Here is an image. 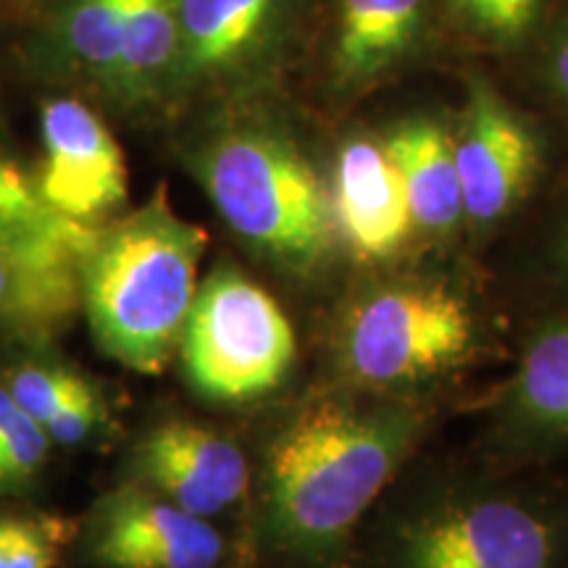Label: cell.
<instances>
[{
	"label": "cell",
	"mask_w": 568,
	"mask_h": 568,
	"mask_svg": "<svg viewBox=\"0 0 568 568\" xmlns=\"http://www.w3.org/2000/svg\"><path fill=\"white\" fill-rule=\"evenodd\" d=\"M176 355L197 397L247 408L287 389L301 345L287 311L264 284L243 266L219 261L197 284Z\"/></svg>",
	"instance_id": "cell-6"
},
{
	"label": "cell",
	"mask_w": 568,
	"mask_h": 568,
	"mask_svg": "<svg viewBox=\"0 0 568 568\" xmlns=\"http://www.w3.org/2000/svg\"><path fill=\"white\" fill-rule=\"evenodd\" d=\"M180 0H134L109 90L124 103H148L174 88Z\"/></svg>",
	"instance_id": "cell-17"
},
{
	"label": "cell",
	"mask_w": 568,
	"mask_h": 568,
	"mask_svg": "<svg viewBox=\"0 0 568 568\" xmlns=\"http://www.w3.org/2000/svg\"><path fill=\"white\" fill-rule=\"evenodd\" d=\"M545 80L558 109L568 119V13L556 30V38L550 42L548 61H545Z\"/></svg>",
	"instance_id": "cell-23"
},
{
	"label": "cell",
	"mask_w": 568,
	"mask_h": 568,
	"mask_svg": "<svg viewBox=\"0 0 568 568\" xmlns=\"http://www.w3.org/2000/svg\"><path fill=\"white\" fill-rule=\"evenodd\" d=\"M329 195L345 261L361 272L403 264L416 230L385 142L351 134L329 169Z\"/></svg>",
	"instance_id": "cell-12"
},
{
	"label": "cell",
	"mask_w": 568,
	"mask_h": 568,
	"mask_svg": "<svg viewBox=\"0 0 568 568\" xmlns=\"http://www.w3.org/2000/svg\"><path fill=\"white\" fill-rule=\"evenodd\" d=\"M98 226L55 211L30 174L0 159V337L40 345L69 329Z\"/></svg>",
	"instance_id": "cell-7"
},
{
	"label": "cell",
	"mask_w": 568,
	"mask_h": 568,
	"mask_svg": "<svg viewBox=\"0 0 568 568\" xmlns=\"http://www.w3.org/2000/svg\"><path fill=\"white\" fill-rule=\"evenodd\" d=\"M74 518L51 510H0V568H61Z\"/></svg>",
	"instance_id": "cell-19"
},
{
	"label": "cell",
	"mask_w": 568,
	"mask_h": 568,
	"mask_svg": "<svg viewBox=\"0 0 568 568\" xmlns=\"http://www.w3.org/2000/svg\"><path fill=\"white\" fill-rule=\"evenodd\" d=\"M290 3L293 0H180L174 88L224 82L253 69L280 38Z\"/></svg>",
	"instance_id": "cell-14"
},
{
	"label": "cell",
	"mask_w": 568,
	"mask_h": 568,
	"mask_svg": "<svg viewBox=\"0 0 568 568\" xmlns=\"http://www.w3.org/2000/svg\"><path fill=\"white\" fill-rule=\"evenodd\" d=\"M545 264H548V280L556 284L560 295L568 297V216L552 237Z\"/></svg>",
	"instance_id": "cell-24"
},
{
	"label": "cell",
	"mask_w": 568,
	"mask_h": 568,
	"mask_svg": "<svg viewBox=\"0 0 568 568\" xmlns=\"http://www.w3.org/2000/svg\"><path fill=\"white\" fill-rule=\"evenodd\" d=\"M13 397V403L40 426L71 400L88 385L90 376L63 364H45V361H24L11 366L0 379Z\"/></svg>",
	"instance_id": "cell-21"
},
{
	"label": "cell",
	"mask_w": 568,
	"mask_h": 568,
	"mask_svg": "<svg viewBox=\"0 0 568 568\" xmlns=\"http://www.w3.org/2000/svg\"><path fill=\"white\" fill-rule=\"evenodd\" d=\"M209 234L187 222L163 184L138 209L98 226L82 264V314L109 358L161 374L180 351Z\"/></svg>",
	"instance_id": "cell-5"
},
{
	"label": "cell",
	"mask_w": 568,
	"mask_h": 568,
	"mask_svg": "<svg viewBox=\"0 0 568 568\" xmlns=\"http://www.w3.org/2000/svg\"><path fill=\"white\" fill-rule=\"evenodd\" d=\"M61 568H243V545L222 524L124 481L74 518Z\"/></svg>",
	"instance_id": "cell-8"
},
{
	"label": "cell",
	"mask_w": 568,
	"mask_h": 568,
	"mask_svg": "<svg viewBox=\"0 0 568 568\" xmlns=\"http://www.w3.org/2000/svg\"><path fill=\"white\" fill-rule=\"evenodd\" d=\"M432 0H339L329 80L339 95L374 88L422 45Z\"/></svg>",
	"instance_id": "cell-16"
},
{
	"label": "cell",
	"mask_w": 568,
	"mask_h": 568,
	"mask_svg": "<svg viewBox=\"0 0 568 568\" xmlns=\"http://www.w3.org/2000/svg\"><path fill=\"white\" fill-rule=\"evenodd\" d=\"M489 443L506 464H545L568 447V311L545 318L489 406Z\"/></svg>",
	"instance_id": "cell-11"
},
{
	"label": "cell",
	"mask_w": 568,
	"mask_h": 568,
	"mask_svg": "<svg viewBox=\"0 0 568 568\" xmlns=\"http://www.w3.org/2000/svg\"><path fill=\"white\" fill-rule=\"evenodd\" d=\"M51 439L21 410L0 382V497L30 487L51 458Z\"/></svg>",
	"instance_id": "cell-20"
},
{
	"label": "cell",
	"mask_w": 568,
	"mask_h": 568,
	"mask_svg": "<svg viewBox=\"0 0 568 568\" xmlns=\"http://www.w3.org/2000/svg\"><path fill=\"white\" fill-rule=\"evenodd\" d=\"M500 351V322L464 272L389 266L347 290L326 329V379L366 393L437 397Z\"/></svg>",
	"instance_id": "cell-2"
},
{
	"label": "cell",
	"mask_w": 568,
	"mask_h": 568,
	"mask_svg": "<svg viewBox=\"0 0 568 568\" xmlns=\"http://www.w3.org/2000/svg\"><path fill=\"white\" fill-rule=\"evenodd\" d=\"M382 142L400 176L416 240L432 247H450L466 234L453 130L422 113L389 126Z\"/></svg>",
	"instance_id": "cell-15"
},
{
	"label": "cell",
	"mask_w": 568,
	"mask_h": 568,
	"mask_svg": "<svg viewBox=\"0 0 568 568\" xmlns=\"http://www.w3.org/2000/svg\"><path fill=\"white\" fill-rule=\"evenodd\" d=\"M42 166L34 180L55 211L84 224H105L130 193L126 161L116 138L95 111L74 98L42 109Z\"/></svg>",
	"instance_id": "cell-13"
},
{
	"label": "cell",
	"mask_w": 568,
	"mask_h": 568,
	"mask_svg": "<svg viewBox=\"0 0 568 568\" xmlns=\"http://www.w3.org/2000/svg\"><path fill=\"white\" fill-rule=\"evenodd\" d=\"M124 481L245 539L253 506V458L237 437L195 418L153 424L130 447Z\"/></svg>",
	"instance_id": "cell-9"
},
{
	"label": "cell",
	"mask_w": 568,
	"mask_h": 568,
	"mask_svg": "<svg viewBox=\"0 0 568 568\" xmlns=\"http://www.w3.org/2000/svg\"><path fill=\"white\" fill-rule=\"evenodd\" d=\"M435 406L326 376L290 397L253 460L243 568H351L368 516L435 429Z\"/></svg>",
	"instance_id": "cell-1"
},
{
	"label": "cell",
	"mask_w": 568,
	"mask_h": 568,
	"mask_svg": "<svg viewBox=\"0 0 568 568\" xmlns=\"http://www.w3.org/2000/svg\"><path fill=\"white\" fill-rule=\"evenodd\" d=\"M132 6L134 0H74L63 21L69 55L105 88L116 71Z\"/></svg>",
	"instance_id": "cell-18"
},
{
	"label": "cell",
	"mask_w": 568,
	"mask_h": 568,
	"mask_svg": "<svg viewBox=\"0 0 568 568\" xmlns=\"http://www.w3.org/2000/svg\"><path fill=\"white\" fill-rule=\"evenodd\" d=\"M351 568H568V485L474 477L368 516Z\"/></svg>",
	"instance_id": "cell-4"
},
{
	"label": "cell",
	"mask_w": 568,
	"mask_h": 568,
	"mask_svg": "<svg viewBox=\"0 0 568 568\" xmlns=\"http://www.w3.org/2000/svg\"><path fill=\"white\" fill-rule=\"evenodd\" d=\"M190 169L247 255L297 293H324L343 268L324 174L290 124L237 111L190 148Z\"/></svg>",
	"instance_id": "cell-3"
},
{
	"label": "cell",
	"mask_w": 568,
	"mask_h": 568,
	"mask_svg": "<svg viewBox=\"0 0 568 568\" xmlns=\"http://www.w3.org/2000/svg\"><path fill=\"white\" fill-rule=\"evenodd\" d=\"M450 6L474 32L495 42L521 40L542 11V0H450Z\"/></svg>",
	"instance_id": "cell-22"
},
{
	"label": "cell",
	"mask_w": 568,
	"mask_h": 568,
	"mask_svg": "<svg viewBox=\"0 0 568 568\" xmlns=\"http://www.w3.org/2000/svg\"><path fill=\"white\" fill-rule=\"evenodd\" d=\"M450 130L466 234L487 237L527 203L542 176V134L479 74L466 77L464 109Z\"/></svg>",
	"instance_id": "cell-10"
}]
</instances>
